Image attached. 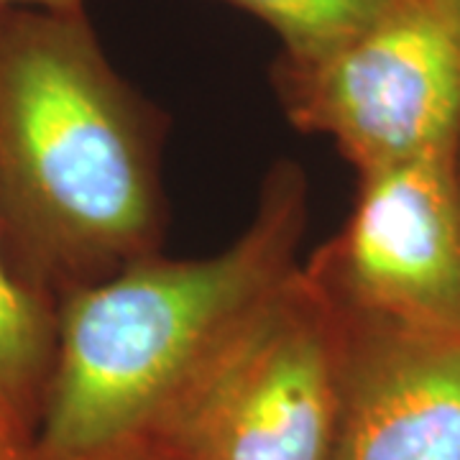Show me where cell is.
Here are the masks:
<instances>
[{
	"mask_svg": "<svg viewBox=\"0 0 460 460\" xmlns=\"http://www.w3.org/2000/svg\"><path fill=\"white\" fill-rule=\"evenodd\" d=\"M269 23L287 59H313L371 26L396 0H230Z\"/></svg>",
	"mask_w": 460,
	"mask_h": 460,
	"instance_id": "8",
	"label": "cell"
},
{
	"mask_svg": "<svg viewBox=\"0 0 460 460\" xmlns=\"http://www.w3.org/2000/svg\"><path fill=\"white\" fill-rule=\"evenodd\" d=\"M432 3L445 8V11H450V13H456V16H460V0H432Z\"/></svg>",
	"mask_w": 460,
	"mask_h": 460,
	"instance_id": "12",
	"label": "cell"
},
{
	"mask_svg": "<svg viewBox=\"0 0 460 460\" xmlns=\"http://www.w3.org/2000/svg\"><path fill=\"white\" fill-rule=\"evenodd\" d=\"M162 123L84 13L0 8V246L62 296L162 253Z\"/></svg>",
	"mask_w": 460,
	"mask_h": 460,
	"instance_id": "1",
	"label": "cell"
},
{
	"mask_svg": "<svg viewBox=\"0 0 460 460\" xmlns=\"http://www.w3.org/2000/svg\"><path fill=\"white\" fill-rule=\"evenodd\" d=\"M343 320V402L328 460H460V335Z\"/></svg>",
	"mask_w": 460,
	"mask_h": 460,
	"instance_id": "6",
	"label": "cell"
},
{
	"mask_svg": "<svg viewBox=\"0 0 460 460\" xmlns=\"http://www.w3.org/2000/svg\"><path fill=\"white\" fill-rule=\"evenodd\" d=\"M0 460H31L29 458V450H23V447H18L11 440H5L3 435H0Z\"/></svg>",
	"mask_w": 460,
	"mask_h": 460,
	"instance_id": "10",
	"label": "cell"
},
{
	"mask_svg": "<svg viewBox=\"0 0 460 460\" xmlns=\"http://www.w3.org/2000/svg\"><path fill=\"white\" fill-rule=\"evenodd\" d=\"M0 8H39L51 13H83V0H0Z\"/></svg>",
	"mask_w": 460,
	"mask_h": 460,
	"instance_id": "9",
	"label": "cell"
},
{
	"mask_svg": "<svg viewBox=\"0 0 460 460\" xmlns=\"http://www.w3.org/2000/svg\"><path fill=\"white\" fill-rule=\"evenodd\" d=\"M111 460H166L164 456H159L156 450H151V447H136L131 453H123V456H115Z\"/></svg>",
	"mask_w": 460,
	"mask_h": 460,
	"instance_id": "11",
	"label": "cell"
},
{
	"mask_svg": "<svg viewBox=\"0 0 460 460\" xmlns=\"http://www.w3.org/2000/svg\"><path fill=\"white\" fill-rule=\"evenodd\" d=\"M348 330L305 263L233 330L144 447L166 460H328Z\"/></svg>",
	"mask_w": 460,
	"mask_h": 460,
	"instance_id": "3",
	"label": "cell"
},
{
	"mask_svg": "<svg viewBox=\"0 0 460 460\" xmlns=\"http://www.w3.org/2000/svg\"><path fill=\"white\" fill-rule=\"evenodd\" d=\"M456 166H458V177H460V141H458V151H456Z\"/></svg>",
	"mask_w": 460,
	"mask_h": 460,
	"instance_id": "13",
	"label": "cell"
},
{
	"mask_svg": "<svg viewBox=\"0 0 460 460\" xmlns=\"http://www.w3.org/2000/svg\"><path fill=\"white\" fill-rule=\"evenodd\" d=\"M279 95L296 128L330 138L358 174L456 156L460 16L432 0H396L341 47L284 59Z\"/></svg>",
	"mask_w": 460,
	"mask_h": 460,
	"instance_id": "4",
	"label": "cell"
},
{
	"mask_svg": "<svg viewBox=\"0 0 460 460\" xmlns=\"http://www.w3.org/2000/svg\"><path fill=\"white\" fill-rule=\"evenodd\" d=\"M307 177L279 162L248 228L199 259L162 253L57 302V350L31 460H111L144 447L166 410L299 266Z\"/></svg>",
	"mask_w": 460,
	"mask_h": 460,
	"instance_id": "2",
	"label": "cell"
},
{
	"mask_svg": "<svg viewBox=\"0 0 460 460\" xmlns=\"http://www.w3.org/2000/svg\"><path fill=\"white\" fill-rule=\"evenodd\" d=\"M57 302L23 279L0 246V435L29 450L49 389Z\"/></svg>",
	"mask_w": 460,
	"mask_h": 460,
	"instance_id": "7",
	"label": "cell"
},
{
	"mask_svg": "<svg viewBox=\"0 0 460 460\" xmlns=\"http://www.w3.org/2000/svg\"><path fill=\"white\" fill-rule=\"evenodd\" d=\"M305 269L353 320L417 335H460L456 156L358 174L343 228Z\"/></svg>",
	"mask_w": 460,
	"mask_h": 460,
	"instance_id": "5",
	"label": "cell"
}]
</instances>
